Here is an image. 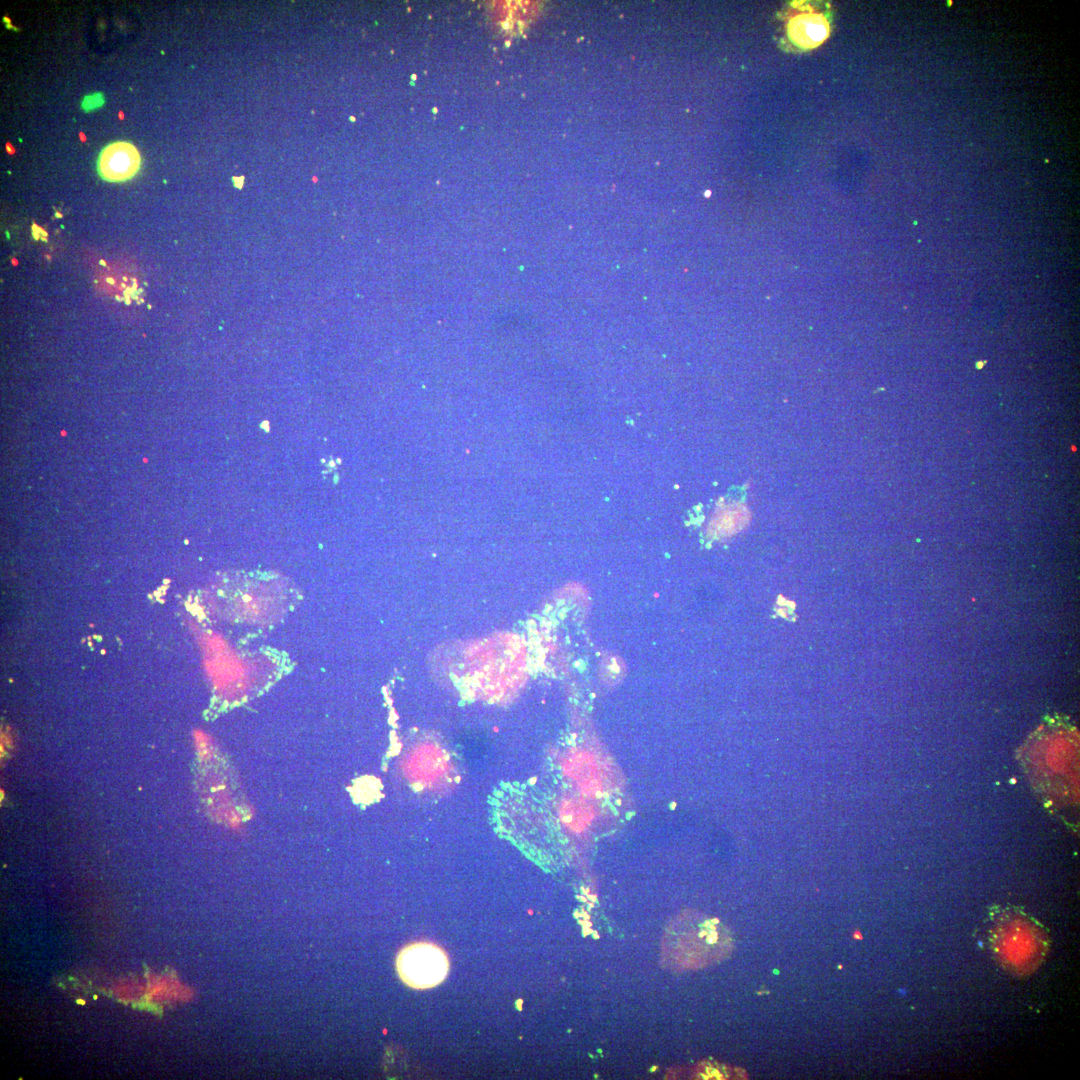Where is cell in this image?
<instances>
[{
  "label": "cell",
  "mask_w": 1080,
  "mask_h": 1080,
  "mask_svg": "<svg viewBox=\"0 0 1080 1080\" xmlns=\"http://www.w3.org/2000/svg\"><path fill=\"white\" fill-rule=\"evenodd\" d=\"M140 167V153L127 141L109 143L101 150L97 159L98 174L108 182L127 181L137 174Z\"/></svg>",
  "instance_id": "8992f818"
},
{
  "label": "cell",
  "mask_w": 1080,
  "mask_h": 1080,
  "mask_svg": "<svg viewBox=\"0 0 1080 1080\" xmlns=\"http://www.w3.org/2000/svg\"><path fill=\"white\" fill-rule=\"evenodd\" d=\"M749 514L744 506L724 510L714 522V528L720 534H729L742 528L748 521Z\"/></svg>",
  "instance_id": "52a82bcc"
},
{
  "label": "cell",
  "mask_w": 1080,
  "mask_h": 1080,
  "mask_svg": "<svg viewBox=\"0 0 1080 1080\" xmlns=\"http://www.w3.org/2000/svg\"><path fill=\"white\" fill-rule=\"evenodd\" d=\"M105 102L102 93L96 92L85 96L81 101V106L85 111H91L100 108Z\"/></svg>",
  "instance_id": "ba28073f"
},
{
  "label": "cell",
  "mask_w": 1080,
  "mask_h": 1080,
  "mask_svg": "<svg viewBox=\"0 0 1080 1080\" xmlns=\"http://www.w3.org/2000/svg\"><path fill=\"white\" fill-rule=\"evenodd\" d=\"M396 968L405 984L415 989H427L445 979L449 964L440 947L429 942H416L399 952Z\"/></svg>",
  "instance_id": "277c9868"
},
{
  "label": "cell",
  "mask_w": 1080,
  "mask_h": 1080,
  "mask_svg": "<svg viewBox=\"0 0 1080 1080\" xmlns=\"http://www.w3.org/2000/svg\"><path fill=\"white\" fill-rule=\"evenodd\" d=\"M671 960L682 968H699L729 954L732 939L714 920L693 917L673 926L670 933Z\"/></svg>",
  "instance_id": "3957f363"
},
{
  "label": "cell",
  "mask_w": 1080,
  "mask_h": 1080,
  "mask_svg": "<svg viewBox=\"0 0 1080 1080\" xmlns=\"http://www.w3.org/2000/svg\"><path fill=\"white\" fill-rule=\"evenodd\" d=\"M991 943L1000 962L1017 974L1034 971L1048 949L1044 929L1036 920L1014 909L1005 910L995 918Z\"/></svg>",
  "instance_id": "7a4b0ae2"
},
{
  "label": "cell",
  "mask_w": 1080,
  "mask_h": 1080,
  "mask_svg": "<svg viewBox=\"0 0 1080 1080\" xmlns=\"http://www.w3.org/2000/svg\"><path fill=\"white\" fill-rule=\"evenodd\" d=\"M1020 761L1042 801L1053 810L1079 804V737L1067 724L1042 725L1025 742Z\"/></svg>",
  "instance_id": "6da1fadb"
},
{
  "label": "cell",
  "mask_w": 1080,
  "mask_h": 1080,
  "mask_svg": "<svg viewBox=\"0 0 1080 1080\" xmlns=\"http://www.w3.org/2000/svg\"><path fill=\"white\" fill-rule=\"evenodd\" d=\"M791 6L785 22L788 41L801 50L821 45L830 33L826 10L809 2H793Z\"/></svg>",
  "instance_id": "5b68a950"
}]
</instances>
